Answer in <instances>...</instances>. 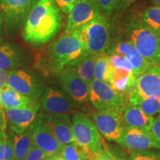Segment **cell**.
Returning a JSON list of instances; mask_svg holds the SVG:
<instances>
[{"mask_svg": "<svg viewBox=\"0 0 160 160\" xmlns=\"http://www.w3.org/2000/svg\"><path fill=\"white\" fill-rule=\"evenodd\" d=\"M98 55H87L81 57L69 65L84 81L91 85L94 79V68Z\"/></svg>", "mask_w": 160, "mask_h": 160, "instance_id": "603a6c76", "label": "cell"}, {"mask_svg": "<svg viewBox=\"0 0 160 160\" xmlns=\"http://www.w3.org/2000/svg\"><path fill=\"white\" fill-rule=\"evenodd\" d=\"M42 160H50V159H49L48 157H47V158H45V159H42Z\"/></svg>", "mask_w": 160, "mask_h": 160, "instance_id": "7bdbcfd3", "label": "cell"}, {"mask_svg": "<svg viewBox=\"0 0 160 160\" xmlns=\"http://www.w3.org/2000/svg\"><path fill=\"white\" fill-rule=\"evenodd\" d=\"M118 144L130 150H157L160 151V141L151 131H145L128 127L124 124L122 135Z\"/></svg>", "mask_w": 160, "mask_h": 160, "instance_id": "7c38bea8", "label": "cell"}, {"mask_svg": "<svg viewBox=\"0 0 160 160\" xmlns=\"http://www.w3.org/2000/svg\"><path fill=\"white\" fill-rule=\"evenodd\" d=\"M28 131L33 145L45 152L48 157L60 154L63 145L44 123L39 113H38Z\"/></svg>", "mask_w": 160, "mask_h": 160, "instance_id": "9c48e42d", "label": "cell"}, {"mask_svg": "<svg viewBox=\"0 0 160 160\" xmlns=\"http://www.w3.org/2000/svg\"><path fill=\"white\" fill-rule=\"evenodd\" d=\"M54 1L59 8L63 13L69 14L78 0H54Z\"/></svg>", "mask_w": 160, "mask_h": 160, "instance_id": "836d02e7", "label": "cell"}, {"mask_svg": "<svg viewBox=\"0 0 160 160\" xmlns=\"http://www.w3.org/2000/svg\"><path fill=\"white\" fill-rule=\"evenodd\" d=\"M156 5L160 6V0H152Z\"/></svg>", "mask_w": 160, "mask_h": 160, "instance_id": "b9f144b4", "label": "cell"}, {"mask_svg": "<svg viewBox=\"0 0 160 160\" xmlns=\"http://www.w3.org/2000/svg\"><path fill=\"white\" fill-rule=\"evenodd\" d=\"M111 53L122 55L128 60L133 68V73L137 77L147 71L151 65V64L148 62L140 54L131 42L125 41L117 43Z\"/></svg>", "mask_w": 160, "mask_h": 160, "instance_id": "ac0fdd59", "label": "cell"}, {"mask_svg": "<svg viewBox=\"0 0 160 160\" xmlns=\"http://www.w3.org/2000/svg\"><path fill=\"white\" fill-rule=\"evenodd\" d=\"M62 87L76 102L83 104L90 100V84L79 77L71 67L65 68L59 73Z\"/></svg>", "mask_w": 160, "mask_h": 160, "instance_id": "8fae6325", "label": "cell"}, {"mask_svg": "<svg viewBox=\"0 0 160 160\" xmlns=\"http://www.w3.org/2000/svg\"><path fill=\"white\" fill-rule=\"evenodd\" d=\"M128 160H160V151L151 150H131Z\"/></svg>", "mask_w": 160, "mask_h": 160, "instance_id": "f546056e", "label": "cell"}, {"mask_svg": "<svg viewBox=\"0 0 160 160\" xmlns=\"http://www.w3.org/2000/svg\"><path fill=\"white\" fill-rule=\"evenodd\" d=\"M109 56V61L112 68L122 69L125 71L133 72V68L129 62L128 60L122 55L116 53H111Z\"/></svg>", "mask_w": 160, "mask_h": 160, "instance_id": "4dcf8cb0", "label": "cell"}, {"mask_svg": "<svg viewBox=\"0 0 160 160\" xmlns=\"http://www.w3.org/2000/svg\"><path fill=\"white\" fill-rule=\"evenodd\" d=\"M40 117L44 123L48 127L57 139L62 145L75 142L72 130V122L68 113L53 114L40 113Z\"/></svg>", "mask_w": 160, "mask_h": 160, "instance_id": "9a60e30c", "label": "cell"}, {"mask_svg": "<svg viewBox=\"0 0 160 160\" xmlns=\"http://www.w3.org/2000/svg\"><path fill=\"white\" fill-rule=\"evenodd\" d=\"M4 112H5V111H4L2 108L0 107V130L2 131H5L6 123H7L5 113Z\"/></svg>", "mask_w": 160, "mask_h": 160, "instance_id": "8d00e7d4", "label": "cell"}, {"mask_svg": "<svg viewBox=\"0 0 160 160\" xmlns=\"http://www.w3.org/2000/svg\"><path fill=\"white\" fill-rule=\"evenodd\" d=\"M25 60L22 51L17 46L0 42V70L11 71L21 66Z\"/></svg>", "mask_w": 160, "mask_h": 160, "instance_id": "ffe728a7", "label": "cell"}, {"mask_svg": "<svg viewBox=\"0 0 160 160\" xmlns=\"http://www.w3.org/2000/svg\"><path fill=\"white\" fill-rule=\"evenodd\" d=\"M62 18L54 0H38L26 19L22 37L26 42L39 46L59 33Z\"/></svg>", "mask_w": 160, "mask_h": 160, "instance_id": "6da1fadb", "label": "cell"}, {"mask_svg": "<svg viewBox=\"0 0 160 160\" xmlns=\"http://www.w3.org/2000/svg\"><path fill=\"white\" fill-rule=\"evenodd\" d=\"M93 120L98 131L106 139L117 142L123 132V119L121 114L111 111H97Z\"/></svg>", "mask_w": 160, "mask_h": 160, "instance_id": "4fadbf2b", "label": "cell"}, {"mask_svg": "<svg viewBox=\"0 0 160 160\" xmlns=\"http://www.w3.org/2000/svg\"><path fill=\"white\" fill-rule=\"evenodd\" d=\"M38 0H0L2 25L9 33L17 31L25 25L30 11Z\"/></svg>", "mask_w": 160, "mask_h": 160, "instance_id": "52a82bcc", "label": "cell"}, {"mask_svg": "<svg viewBox=\"0 0 160 160\" xmlns=\"http://www.w3.org/2000/svg\"><path fill=\"white\" fill-rule=\"evenodd\" d=\"M90 101L98 111H111L122 114L128 107L125 95L113 90L109 83L97 79L90 85Z\"/></svg>", "mask_w": 160, "mask_h": 160, "instance_id": "5b68a950", "label": "cell"}, {"mask_svg": "<svg viewBox=\"0 0 160 160\" xmlns=\"http://www.w3.org/2000/svg\"><path fill=\"white\" fill-rule=\"evenodd\" d=\"M1 133H2V131H1V130H0V135H1Z\"/></svg>", "mask_w": 160, "mask_h": 160, "instance_id": "bcb514c9", "label": "cell"}, {"mask_svg": "<svg viewBox=\"0 0 160 160\" xmlns=\"http://www.w3.org/2000/svg\"><path fill=\"white\" fill-rule=\"evenodd\" d=\"M9 136L13 142L15 160H23L33 146L28 131L27 130L21 133H15L11 131Z\"/></svg>", "mask_w": 160, "mask_h": 160, "instance_id": "cb8c5ba5", "label": "cell"}, {"mask_svg": "<svg viewBox=\"0 0 160 160\" xmlns=\"http://www.w3.org/2000/svg\"><path fill=\"white\" fill-rule=\"evenodd\" d=\"M159 117L160 118V111H159Z\"/></svg>", "mask_w": 160, "mask_h": 160, "instance_id": "f6af8a7d", "label": "cell"}, {"mask_svg": "<svg viewBox=\"0 0 160 160\" xmlns=\"http://www.w3.org/2000/svg\"><path fill=\"white\" fill-rule=\"evenodd\" d=\"M42 108L48 113L64 114L72 109V105L62 91L53 87L45 88L41 98Z\"/></svg>", "mask_w": 160, "mask_h": 160, "instance_id": "e0dca14e", "label": "cell"}, {"mask_svg": "<svg viewBox=\"0 0 160 160\" xmlns=\"http://www.w3.org/2000/svg\"><path fill=\"white\" fill-rule=\"evenodd\" d=\"M150 131L158 140L160 141V118L159 117L153 119V125H152Z\"/></svg>", "mask_w": 160, "mask_h": 160, "instance_id": "e575fe53", "label": "cell"}, {"mask_svg": "<svg viewBox=\"0 0 160 160\" xmlns=\"http://www.w3.org/2000/svg\"><path fill=\"white\" fill-rule=\"evenodd\" d=\"M39 108V104L36 102L31 107L26 108L4 110L6 121L11 131L15 133H21L27 131L37 117Z\"/></svg>", "mask_w": 160, "mask_h": 160, "instance_id": "2e32d148", "label": "cell"}, {"mask_svg": "<svg viewBox=\"0 0 160 160\" xmlns=\"http://www.w3.org/2000/svg\"><path fill=\"white\" fill-rule=\"evenodd\" d=\"M84 56L85 48L77 32L65 33L48 46L40 64L47 71L59 73Z\"/></svg>", "mask_w": 160, "mask_h": 160, "instance_id": "7a4b0ae2", "label": "cell"}, {"mask_svg": "<svg viewBox=\"0 0 160 160\" xmlns=\"http://www.w3.org/2000/svg\"><path fill=\"white\" fill-rule=\"evenodd\" d=\"M113 68L109 61L107 53L99 54L96 60L94 68V79L109 82Z\"/></svg>", "mask_w": 160, "mask_h": 160, "instance_id": "4316f807", "label": "cell"}, {"mask_svg": "<svg viewBox=\"0 0 160 160\" xmlns=\"http://www.w3.org/2000/svg\"><path fill=\"white\" fill-rule=\"evenodd\" d=\"M130 105L136 106L147 115L153 117L160 111V99L154 97H142L137 95H129Z\"/></svg>", "mask_w": 160, "mask_h": 160, "instance_id": "d4e9b609", "label": "cell"}, {"mask_svg": "<svg viewBox=\"0 0 160 160\" xmlns=\"http://www.w3.org/2000/svg\"><path fill=\"white\" fill-rule=\"evenodd\" d=\"M7 85L35 101L41 98L45 90L41 78L28 69L10 71Z\"/></svg>", "mask_w": 160, "mask_h": 160, "instance_id": "ba28073f", "label": "cell"}, {"mask_svg": "<svg viewBox=\"0 0 160 160\" xmlns=\"http://www.w3.org/2000/svg\"><path fill=\"white\" fill-rule=\"evenodd\" d=\"M47 157H48L45 152L33 145L31 151L23 160H42Z\"/></svg>", "mask_w": 160, "mask_h": 160, "instance_id": "d6a6232c", "label": "cell"}, {"mask_svg": "<svg viewBox=\"0 0 160 160\" xmlns=\"http://www.w3.org/2000/svg\"><path fill=\"white\" fill-rule=\"evenodd\" d=\"M126 34L148 62L160 64V36L143 22L133 20L126 28Z\"/></svg>", "mask_w": 160, "mask_h": 160, "instance_id": "3957f363", "label": "cell"}, {"mask_svg": "<svg viewBox=\"0 0 160 160\" xmlns=\"http://www.w3.org/2000/svg\"><path fill=\"white\" fill-rule=\"evenodd\" d=\"M2 20L1 15H0V41H1V34H2Z\"/></svg>", "mask_w": 160, "mask_h": 160, "instance_id": "60d3db41", "label": "cell"}, {"mask_svg": "<svg viewBox=\"0 0 160 160\" xmlns=\"http://www.w3.org/2000/svg\"><path fill=\"white\" fill-rule=\"evenodd\" d=\"M102 13L96 0H78L69 13L65 33L81 29Z\"/></svg>", "mask_w": 160, "mask_h": 160, "instance_id": "30bf717a", "label": "cell"}, {"mask_svg": "<svg viewBox=\"0 0 160 160\" xmlns=\"http://www.w3.org/2000/svg\"><path fill=\"white\" fill-rule=\"evenodd\" d=\"M93 157L91 158V159H82V160H92V159H93Z\"/></svg>", "mask_w": 160, "mask_h": 160, "instance_id": "ee69618b", "label": "cell"}, {"mask_svg": "<svg viewBox=\"0 0 160 160\" xmlns=\"http://www.w3.org/2000/svg\"><path fill=\"white\" fill-rule=\"evenodd\" d=\"M130 94L142 97H154L160 99L159 66L151 65L147 71L137 77Z\"/></svg>", "mask_w": 160, "mask_h": 160, "instance_id": "5bb4252c", "label": "cell"}, {"mask_svg": "<svg viewBox=\"0 0 160 160\" xmlns=\"http://www.w3.org/2000/svg\"><path fill=\"white\" fill-rule=\"evenodd\" d=\"M71 122L76 142L93 155L105 151L100 133L91 119L82 113H77L73 116Z\"/></svg>", "mask_w": 160, "mask_h": 160, "instance_id": "8992f818", "label": "cell"}, {"mask_svg": "<svg viewBox=\"0 0 160 160\" xmlns=\"http://www.w3.org/2000/svg\"><path fill=\"white\" fill-rule=\"evenodd\" d=\"M60 155L66 160L88 159L94 156L76 142L63 145Z\"/></svg>", "mask_w": 160, "mask_h": 160, "instance_id": "484cf974", "label": "cell"}, {"mask_svg": "<svg viewBox=\"0 0 160 160\" xmlns=\"http://www.w3.org/2000/svg\"><path fill=\"white\" fill-rule=\"evenodd\" d=\"M112 154H113V153H112ZM113 155L115 156V157L117 158L118 160H128V158L127 159V158L124 157L122 153H118V152H116V153H114V154H113Z\"/></svg>", "mask_w": 160, "mask_h": 160, "instance_id": "74e56055", "label": "cell"}, {"mask_svg": "<svg viewBox=\"0 0 160 160\" xmlns=\"http://www.w3.org/2000/svg\"><path fill=\"white\" fill-rule=\"evenodd\" d=\"M50 160H66L65 158H63L60 154H57L48 157Z\"/></svg>", "mask_w": 160, "mask_h": 160, "instance_id": "f35d334b", "label": "cell"}, {"mask_svg": "<svg viewBox=\"0 0 160 160\" xmlns=\"http://www.w3.org/2000/svg\"><path fill=\"white\" fill-rule=\"evenodd\" d=\"M76 32L83 44L86 55H99L106 53L108 49L110 25L103 13Z\"/></svg>", "mask_w": 160, "mask_h": 160, "instance_id": "277c9868", "label": "cell"}, {"mask_svg": "<svg viewBox=\"0 0 160 160\" xmlns=\"http://www.w3.org/2000/svg\"><path fill=\"white\" fill-rule=\"evenodd\" d=\"M142 22L160 36V6L148 8L142 15Z\"/></svg>", "mask_w": 160, "mask_h": 160, "instance_id": "83f0119b", "label": "cell"}, {"mask_svg": "<svg viewBox=\"0 0 160 160\" xmlns=\"http://www.w3.org/2000/svg\"><path fill=\"white\" fill-rule=\"evenodd\" d=\"M92 160H118L117 158L108 151H104L99 154L94 155Z\"/></svg>", "mask_w": 160, "mask_h": 160, "instance_id": "d590c367", "label": "cell"}, {"mask_svg": "<svg viewBox=\"0 0 160 160\" xmlns=\"http://www.w3.org/2000/svg\"><path fill=\"white\" fill-rule=\"evenodd\" d=\"M136 79L133 72L113 68L108 83L113 90L126 96L129 95L133 88Z\"/></svg>", "mask_w": 160, "mask_h": 160, "instance_id": "7402d4cb", "label": "cell"}, {"mask_svg": "<svg viewBox=\"0 0 160 160\" xmlns=\"http://www.w3.org/2000/svg\"><path fill=\"white\" fill-rule=\"evenodd\" d=\"M122 119L125 125L145 131H150L154 118L140 110L139 108L130 105L123 112Z\"/></svg>", "mask_w": 160, "mask_h": 160, "instance_id": "d6986e66", "label": "cell"}, {"mask_svg": "<svg viewBox=\"0 0 160 160\" xmlns=\"http://www.w3.org/2000/svg\"><path fill=\"white\" fill-rule=\"evenodd\" d=\"M36 102L22 94L6 85L0 93V104L3 110L26 108L31 107Z\"/></svg>", "mask_w": 160, "mask_h": 160, "instance_id": "44dd1931", "label": "cell"}, {"mask_svg": "<svg viewBox=\"0 0 160 160\" xmlns=\"http://www.w3.org/2000/svg\"><path fill=\"white\" fill-rule=\"evenodd\" d=\"M120 0H96L102 13L106 17L111 14L112 11L119 4Z\"/></svg>", "mask_w": 160, "mask_h": 160, "instance_id": "1f68e13d", "label": "cell"}, {"mask_svg": "<svg viewBox=\"0 0 160 160\" xmlns=\"http://www.w3.org/2000/svg\"><path fill=\"white\" fill-rule=\"evenodd\" d=\"M136 1H137V0H124L123 5H131V4H132V3L135 2Z\"/></svg>", "mask_w": 160, "mask_h": 160, "instance_id": "ab89813d", "label": "cell"}, {"mask_svg": "<svg viewBox=\"0 0 160 160\" xmlns=\"http://www.w3.org/2000/svg\"><path fill=\"white\" fill-rule=\"evenodd\" d=\"M0 160H15L13 142L5 131L0 135Z\"/></svg>", "mask_w": 160, "mask_h": 160, "instance_id": "f1b7e54d", "label": "cell"}]
</instances>
